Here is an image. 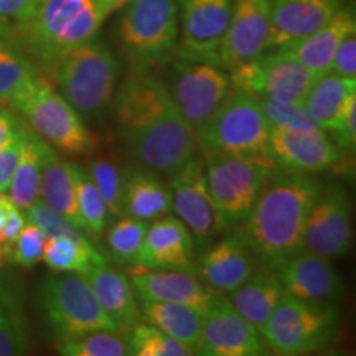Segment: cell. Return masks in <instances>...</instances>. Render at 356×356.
Wrapping results in <instances>:
<instances>
[{"instance_id": "cell-29", "label": "cell", "mask_w": 356, "mask_h": 356, "mask_svg": "<svg viewBox=\"0 0 356 356\" xmlns=\"http://www.w3.org/2000/svg\"><path fill=\"white\" fill-rule=\"evenodd\" d=\"M140 317L147 323L165 332L168 337L188 346L197 355L204 314L193 307L170 304V302L140 300Z\"/></svg>"}, {"instance_id": "cell-15", "label": "cell", "mask_w": 356, "mask_h": 356, "mask_svg": "<svg viewBox=\"0 0 356 356\" xmlns=\"http://www.w3.org/2000/svg\"><path fill=\"white\" fill-rule=\"evenodd\" d=\"M270 154L274 163L284 172L322 173L341 172L345 150H341L325 131L300 132L284 127H270Z\"/></svg>"}, {"instance_id": "cell-24", "label": "cell", "mask_w": 356, "mask_h": 356, "mask_svg": "<svg viewBox=\"0 0 356 356\" xmlns=\"http://www.w3.org/2000/svg\"><path fill=\"white\" fill-rule=\"evenodd\" d=\"M95 292L97 302L113 320L119 333H126L139 322L140 309L137 304V293L131 279L106 264L95 266L83 274Z\"/></svg>"}, {"instance_id": "cell-47", "label": "cell", "mask_w": 356, "mask_h": 356, "mask_svg": "<svg viewBox=\"0 0 356 356\" xmlns=\"http://www.w3.org/2000/svg\"><path fill=\"white\" fill-rule=\"evenodd\" d=\"M6 222H3V229H2V238H0V244L6 248V252L8 251V248L12 246L13 241L17 239V236L20 234L22 228L25 226L26 218L19 207L10 203L6 208Z\"/></svg>"}, {"instance_id": "cell-36", "label": "cell", "mask_w": 356, "mask_h": 356, "mask_svg": "<svg viewBox=\"0 0 356 356\" xmlns=\"http://www.w3.org/2000/svg\"><path fill=\"white\" fill-rule=\"evenodd\" d=\"M88 173L108 204L109 215L115 218L122 216L124 191H126L127 180L122 167L111 159H96L89 163Z\"/></svg>"}, {"instance_id": "cell-35", "label": "cell", "mask_w": 356, "mask_h": 356, "mask_svg": "<svg viewBox=\"0 0 356 356\" xmlns=\"http://www.w3.org/2000/svg\"><path fill=\"white\" fill-rule=\"evenodd\" d=\"M129 351L134 356H190L195 351L168 337L165 332L150 323L137 322L127 335Z\"/></svg>"}, {"instance_id": "cell-8", "label": "cell", "mask_w": 356, "mask_h": 356, "mask_svg": "<svg viewBox=\"0 0 356 356\" xmlns=\"http://www.w3.org/2000/svg\"><path fill=\"white\" fill-rule=\"evenodd\" d=\"M338 330V312L332 304L299 300L284 293L261 335L275 355H309L330 345Z\"/></svg>"}, {"instance_id": "cell-25", "label": "cell", "mask_w": 356, "mask_h": 356, "mask_svg": "<svg viewBox=\"0 0 356 356\" xmlns=\"http://www.w3.org/2000/svg\"><path fill=\"white\" fill-rule=\"evenodd\" d=\"M355 30L356 20L353 8L341 7L335 13V17L317 32L305 38L297 40V42L284 44L280 48L287 51L292 58H296L310 73L320 76V74L330 71L333 56H335L341 40L350 32H355Z\"/></svg>"}, {"instance_id": "cell-5", "label": "cell", "mask_w": 356, "mask_h": 356, "mask_svg": "<svg viewBox=\"0 0 356 356\" xmlns=\"http://www.w3.org/2000/svg\"><path fill=\"white\" fill-rule=\"evenodd\" d=\"M8 106L53 149L66 154H89L96 149L97 137L42 73L26 83Z\"/></svg>"}, {"instance_id": "cell-9", "label": "cell", "mask_w": 356, "mask_h": 356, "mask_svg": "<svg viewBox=\"0 0 356 356\" xmlns=\"http://www.w3.org/2000/svg\"><path fill=\"white\" fill-rule=\"evenodd\" d=\"M165 86L186 122L198 132L234 91L222 66L200 58L178 55Z\"/></svg>"}, {"instance_id": "cell-10", "label": "cell", "mask_w": 356, "mask_h": 356, "mask_svg": "<svg viewBox=\"0 0 356 356\" xmlns=\"http://www.w3.org/2000/svg\"><path fill=\"white\" fill-rule=\"evenodd\" d=\"M43 284L40 302L48 322L61 338L84 335L96 330L118 332L97 302L83 274L60 273Z\"/></svg>"}, {"instance_id": "cell-44", "label": "cell", "mask_w": 356, "mask_h": 356, "mask_svg": "<svg viewBox=\"0 0 356 356\" xmlns=\"http://www.w3.org/2000/svg\"><path fill=\"white\" fill-rule=\"evenodd\" d=\"M332 140L345 152H355L356 147V95L346 102L343 113L327 132Z\"/></svg>"}, {"instance_id": "cell-13", "label": "cell", "mask_w": 356, "mask_h": 356, "mask_svg": "<svg viewBox=\"0 0 356 356\" xmlns=\"http://www.w3.org/2000/svg\"><path fill=\"white\" fill-rule=\"evenodd\" d=\"M172 210L198 241H210L228 229V222L218 210L207 181V170L202 159L190 160L172 173Z\"/></svg>"}, {"instance_id": "cell-18", "label": "cell", "mask_w": 356, "mask_h": 356, "mask_svg": "<svg viewBox=\"0 0 356 356\" xmlns=\"http://www.w3.org/2000/svg\"><path fill=\"white\" fill-rule=\"evenodd\" d=\"M273 0H233L228 33L218 56L225 70L269 51Z\"/></svg>"}, {"instance_id": "cell-21", "label": "cell", "mask_w": 356, "mask_h": 356, "mask_svg": "<svg viewBox=\"0 0 356 356\" xmlns=\"http://www.w3.org/2000/svg\"><path fill=\"white\" fill-rule=\"evenodd\" d=\"M193 256V236L178 218L163 216L147 228L137 254V266L144 269L190 270Z\"/></svg>"}, {"instance_id": "cell-6", "label": "cell", "mask_w": 356, "mask_h": 356, "mask_svg": "<svg viewBox=\"0 0 356 356\" xmlns=\"http://www.w3.org/2000/svg\"><path fill=\"white\" fill-rule=\"evenodd\" d=\"M108 15L101 0H40L20 38L48 66L61 53L96 40Z\"/></svg>"}, {"instance_id": "cell-50", "label": "cell", "mask_w": 356, "mask_h": 356, "mask_svg": "<svg viewBox=\"0 0 356 356\" xmlns=\"http://www.w3.org/2000/svg\"><path fill=\"white\" fill-rule=\"evenodd\" d=\"M6 259H7V252H6V248L0 244V269H2V266L6 264Z\"/></svg>"}, {"instance_id": "cell-17", "label": "cell", "mask_w": 356, "mask_h": 356, "mask_svg": "<svg viewBox=\"0 0 356 356\" xmlns=\"http://www.w3.org/2000/svg\"><path fill=\"white\" fill-rule=\"evenodd\" d=\"M261 332L251 325L229 299L216 297L204 312L197 355L259 356L266 353Z\"/></svg>"}, {"instance_id": "cell-43", "label": "cell", "mask_w": 356, "mask_h": 356, "mask_svg": "<svg viewBox=\"0 0 356 356\" xmlns=\"http://www.w3.org/2000/svg\"><path fill=\"white\" fill-rule=\"evenodd\" d=\"M29 343L19 317L0 309V356L24 355Z\"/></svg>"}, {"instance_id": "cell-48", "label": "cell", "mask_w": 356, "mask_h": 356, "mask_svg": "<svg viewBox=\"0 0 356 356\" xmlns=\"http://www.w3.org/2000/svg\"><path fill=\"white\" fill-rule=\"evenodd\" d=\"M22 126H24V122L20 121L19 115L12 113L10 109L0 106V147L10 142L17 136V132L20 131Z\"/></svg>"}, {"instance_id": "cell-23", "label": "cell", "mask_w": 356, "mask_h": 356, "mask_svg": "<svg viewBox=\"0 0 356 356\" xmlns=\"http://www.w3.org/2000/svg\"><path fill=\"white\" fill-rule=\"evenodd\" d=\"M198 270L207 286L233 292L256 270V261L241 234H229L200 256Z\"/></svg>"}, {"instance_id": "cell-40", "label": "cell", "mask_w": 356, "mask_h": 356, "mask_svg": "<svg viewBox=\"0 0 356 356\" xmlns=\"http://www.w3.org/2000/svg\"><path fill=\"white\" fill-rule=\"evenodd\" d=\"M40 0H0V40H17L25 33Z\"/></svg>"}, {"instance_id": "cell-46", "label": "cell", "mask_w": 356, "mask_h": 356, "mask_svg": "<svg viewBox=\"0 0 356 356\" xmlns=\"http://www.w3.org/2000/svg\"><path fill=\"white\" fill-rule=\"evenodd\" d=\"M330 71L345 78H356V30L341 40L333 56Z\"/></svg>"}, {"instance_id": "cell-49", "label": "cell", "mask_w": 356, "mask_h": 356, "mask_svg": "<svg viewBox=\"0 0 356 356\" xmlns=\"http://www.w3.org/2000/svg\"><path fill=\"white\" fill-rule=\"evenodd\" d=\"M102 3H104V7L108 8V12H114L118 10V8H122L126 3L129 2V0H101Z\"/></svg>"}, {"instance_id": "cell-37", "label": "cell", "mask_w": 356, "mask_h": 356, "mask_svg": "<svg viewBox=\"0 0 356 356\" xmlns=\"http://www.w3.org/2000/svg\"><path fill=\"white\" fill-rule=\"evenodd\" d=\"M76 197L84 231L91 236H101L109 221V210L95 181L83 167L76 172Z\"/></svg>"}, {"instance_id": "cell-11", "label": "cell", "mask_w": 356, "mask_h": 356, "mask_svg": "<svg viewBox=\"0 0 356 356\" xmlns=\"http://www.w3.org/2000/svg\"><path fill=\"white\" fill-rule=\"evenodd\" d=\"M208 188L228 226L241 225L274 170L233 155L204 154Z\"/></svg>"}, {"instance_id": "cell-51", "label": "cell", "mask_w": 356, "mask_h": 356, "mask_svg": "<svg viewBox=\"0 0 356 356\" xmlns=\"http://www.w3.org/2000/svg\"><path fill=\"white\" fill-rule=\"evenodd\" d=\"M3 222H6V211L0 208V238H2V229H3Z\"/></svg>"}, {"instance_id": "cell-34", "label": "cell", "mask_w": 356, "mask_h": 356, "mask_svg": "<svg viewBox=\"0 0 356 356\" xmlns=\"http://www.w3.org/2000/svg\"><path fill=\"white\" fill-rule=\"evenodd\" d=\"M58 351L65 356H126L131 355L126 338L114 330H96L61 338Z\"/></svg>"}, {"instance_id": "cell-4", "label": "cell", "mask_w": 356, "mask_h": 356, "mask_svg": "<svg viewBox=\"0 0 356 356\" xmlns=\"http://www.w3.org/2000/svg\"><path fill=\"white\" fill-rule=\"evenodd\" d=\"M270 124L254 96L234 89L215 115L197 132L203 154L216 152L261 163L275 170L270 154Z\"/></svg>"}, {"instance_id": "cell-31", "label": "cell", "mask_w": 356, "mask_h": 356, "mask_svg": "<svg viewBox=\"0 0 356 356\" xmlns=\"http://www.w3.org/2000/svg\"><path fill=\"white\" fill-rule=\"evenodd\" d=\"M48 142L38 137L32 129L26 131L25 149L22 152L19 165L13 173L10 185L6 193L15 207L26 210L37 202L40 197V180H42L43 159L47 154Z\"/></svg>"}, {"instance_id": "cell-20", "label": "cell", "mask_w": 356, "mask_h": 356, "mask_svg": "<svg viewBox=\"0 0 356 356\" xmlns=\"http://www.w3.org/2000/svg\"><path fill=\"white\" fill-rule=\"evenodd\" d=\"M131 282L140 300L188 305L203 314L215 299V292L186 270L137 267L131 270Z\"/></svg>"}, {"instance_id": "cell-16", "label": "cell", "mask_w": 356, "mask_h": 356, "mask_svg": "<svg viewBox=\"0 0 356 356\" xmlns=\"http://www.w3.org/2000/svg\"><path fill=\"white\" fill-rule=\"evenodd\" d=\"M181 47L178 55L218 63L228 33L233 0H177Z\"/></svg>"}, {"instance_id": "cell-41", "label": "cell", "mask_w": 356, "mask_h": 356, "mask_svg": "<svg viewBox=\"0 0 356 356\" xmlns=\"http://www.w3.org/2000/svg\"><path fill=\"white\" fill-rule=\"evenodd\" d=\"M44 243H47V236L43 234V231L33 222L26 221L20 234L8 248L7 259L22 267H33L43 261Z\"/></svg>"}, {"instance_id": "cell-30", "label": "cell", "mask_w": 356, "mask_h": 356, "mask_svg": "<svg viewBox=\"0 0 356 356\" xmlns=\"http://www.w3.org/2000/svg\"><path fill=\"white\" fill-rule=\"evenodd\" d=\"M172 211L170 188L150 170H137L126 180L124 215L142 221H155Z\"/></svg>"}, {"instance_id": "cell-26", "label": "cell", "mask_w": 356, "mask_h": 356, "mask_svg": "<svg viewBox=\"0 0 356 356\" xmlns=\"http://www.w3.org/2000/svg\"><path fill=\"white\" fill-rule=\"evenodd\" d=\"M76 163L61 159L51 145H48L43 159L42 180H40V197L58 215L73 222L84 231V222L79 215L76 197Z\"/></svg>"}, {"instance_id": "cell-45", "label": "cell", "mask_w": 356, "mask_h": 356, "mask_svg": "<svg viewBox=\"0 0 356 356\" xmlns=\"http://www.w3.org/2000/svg\"><path fill=\"white\" fill-rule=\"evenodd\" d=\"M26 131H29V126L24 124L10 142L0 147V191H7L8 185H10L13 173H15V168L19 165L22 152L25 149Z\"/></svg>"}, {"instance_id": "cell-12", "label": "cell", "mask_w": 356, "mask_h": 356, "mask_svg": "<svg viewBox=\"0 0 356 356\" xmlns=\"http://www.w3.org/2000/svg\"><path fill=\"white\" fill-rule=\"evenodd\" d=\"M244 61L231 70L233 89L244 91L257 99L302 104L315 76L282 48Z\"/></svg>"}, {"instance_id": "cell-27", "label": "cell", "mask_w": 356, "mask_h": 356, "mask_svg": "<svg viewBox=\"0 0 356 356\" xmlns=\"http://www.w3.org/2000/svg\"><path fill=\"white\" fill-rule=\"evenodd\" d=\"M284 293L282 284L273 269L254 270L241 286L229 292V302L261 332Z\"/></svg>"}, {"instance_id": "cell-7", "label": "cell", "mask_w": 356, "mask_h": 356, "mask_svg": "<svg viewBox=\"0 0 356 356\" xmlns=\"http://www.w3.org/2000/svg\"><path fill=\"white\" fill-rule=\"evenodd\" d=\"M118 37L136 70L165 63L180 37L177 0H129L118 24Z\"/></svg>"}, {"instance_id": "cell-2", "label": "cell", "mask_w": 356, "mask_h": 356, "mask_svg": "<svg viewBox=\"0 0 356 356\" xmlns=\"http://www.w3.org/2000/svg\"><path fill=\"white\" fill-rule=\"evenodd\" d=\"M320 188L318 180L296 172L270 175L262 186L241 236L270 269L304 249L307 218Z\"/></svg>"}, {"instance_id": "cell-3", "label": "cell", "mask_w": 356, "mask_h": 356, "mask_svg": "<svg viewBox=\"0 0 356 356\" xmlns=\"http://www.w3.org/2000/svg\"><path fill=\"white\" fill-rule=\"evenodd\" d=\"M53 86L84 118H96L113 102L119 61L96 40L61 53L50 65Z\"/></svg>"}, {"instance_id": "cell-39", "label": "cell", "mask_w": 356, "mask_h": 356, "mask_svg": "<svg viewBox=\"0 0 356 356\" xmlns=\"http://www.w3.org/2000/svg\"><path fill=\"white\" fill-rule=\"evenodd\" d=\"M257 99V97H256ZM262 113L270 127H284L291 131L300 132H317L322 131L317 122L310 118L304 104L297 102H279L273 99H257Z\"/></svg>"}, {"instance_id": "cell-28", "label": "cell", "mask_w": 356, "mask_h": 356, "mask_svg": "<svg viewBox=\"0 0 356 356\" xmlns=\"http://www.w3.org/2000/svg\"><path fill=\"white\" fill-rule=\"evenodd\" d=\"M355 95L356 78H345L328 71L317 76L302 104L317 126L328 132Z\"/></svg>"}, {"instance_id": "cell-32", "label": "cell", "mask_w": 356, "mask_h": 356, "mask_svg": "<svg viewBox=\"0 0 356 356\" xmlns=\"http://www.w3.org/2000/svg\"><path fill=\"white\" fill-rule=\"evenodd\" d=\"M43 261L55 273L86 274L95 266L106 264L108 259L88 238L74 239L68 236L47 238Z\"/></svg>"}, {"instance_id": "cell-1", "label": "cell", "mask_w": 356, "mask_h": 356, "mask_svg": "<svg viewBox=\"0 0 356 356\" xmlns=\"http://www.w3.org/2000/svg\"><path fill=\"white\" fill-rule=\"evenodd\" d=\"M119 134L147 170L172 175L195 157L197 132L173 102L165 81L136 70L114 99Z\"/></svg>"}, {"instance_id": "cell-38", "label": "cell", "mask_w": 356, "mask_h": 356, "mask_svg": "<svg viewBox=\"0 0 356 356\" xmlns=\"http://www.w3.org/2000/svg\"><path fill=\"white\" fill-rule=\"evenodd\" d=\"M147 228H149L147 221L136 220L127 215L119 216L108 231V246L114 259L119 262L136 261L144 243Z\"/></svg>"}, {"instance_id": "cell-19", "label": "cell", "mask_w": 356, "mask_h": 356, "mask_svg": "<svg viewBox=\"0 0 356 356\" xmlns=\"http://www.w3.org/2000/svg\"><path fill=\"white\" fill-rule=\"evenodd\" d=\"M287 296L315 304H333L341 297L343 284L328 259L302 251L273 267Z\"/></svg>"}, {"instance_id": "cell-42", "label": "cell", "mask_w": 356, "mask_h": 356, "mask_svg": "<svg viewBox=\"0 0 356 356\" xmlns=\"http://www.w3.org/2000/svg\"><path fill=\"white\" fill-rule=\"evenodd\" d=\"M25 218L26 221L37 225L47 238H53V236H68V238L74 239L86 238L84 231L76 228L73 222H70L66 218L58 215L56 211H53L42 200H37L32 207L26 208Z\"/></svg>"}, {"instance_id": "cell-33", "label": "cell", "mask_w": 356, "mask_h": 356, "mask_svg": "<svg viewBox=\"0 0 356 356\" xmlns=\"http://www.w3.org/2000/svg\"><path fill=\"white\" fill-rule=\"evenodd\" d=\"M38 73V68L29 56L6 40H0V106L8 104Z\"/></svg>"}, {"instance_id": "cell-22", "label": "cell", "mask_w": 356, "mask_h": 356, "mask_svg": "<svg viewBox=\"0 0 356 356\" xmlns=\"http://www.w3.org/2000/svg\"><path fill=\"white\" fill-rule=\"evenodd\" d=\"M341 7L343 0H273L269 50L317 32Z\"/></svg>"}, {"instance_id": "cell-14", "label": "cell", "mask_w": 356, "mask_h": 356, "mask_svg": "<svg viewBox=\"0 0 356 356\" xmlns=\"http://www.w3.org/2000/svg\"><path fill=\"white\" fill-rule=\"evenodd\" d=\"M351 238L348 191L338 184L322 186L307 218L304 249L325 259H337L350 251Z\"/></svg>"}]
</instances>
